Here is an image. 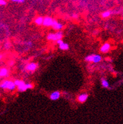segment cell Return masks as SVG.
I'll return each instance as SVG.
<instances>
[{
  "instance_id": "1",
  "label": "cell",
  "mask_w": 123,
  "mask_h": 124,
  "mask_svg": "<svg viewBox=\"0 0 123 124\" xmlns=\"http://www.w3.org/2000/svg\"><path fill=\"white\" fill-rule=\"evenodd\" d=\"M14 83L16 87L17 88L18 91L20 92H24L27 90L33 88V84L29 83H26L24 81L20 80V79H16L14 81Z\"/></svg>"
},
{
  "instance_id": "2",
  "label": "cell",
  "mask_w": 123,
  "mask_h": 124,
  "mask_svg": "<svg viewBox=\"0 0 123 124\" xmlns=\"http://www.w3.org/2000/svg\"><path fill=\"white\" fill-rule=\"evenodd\" d=\"M0 88L2 90H8V91H13L15 90L16 88L13 81L5 79L0 83Z\"/></svg>"
},
{
  "instance_id": "3",
  "label": "cell",
  "mask_w": 123,
  "mask_h": 124,
  "mask_svg": "<svg viewBox=\"0 0 123 124\" xmlns=\"http://www.w3.org/2000/svg\"><path fill=\"white\" fill-rule=\"evenodd\" d=\"M85 61L88 62L99 63L102 61V57L99 54L95 55H89L86 57Z\"/></svg>"
},
{
  "instance_id": "4",
  "label": "cell",
  "mask_w": 123,
  "mask_h": 124,
  "mask_svg": "<svg viewBox=\"0 0 123 124\" xmlns=\"http://www.w3.org/2000/svg\"><path fill=\"white\" fill-rule=\"evenodd\" d=\"M38 64L35 62H30L28 63V64L25 67V69L29 72H34L37 69Z\"/></svg>"
},
{
  "instance_id": "5",
  "label": "cell",
  "mask_w": 123,
  "mask_h": 124,
  "mask_svg": "<svg viewBox=\"0 0 123 124\" xmlns=\"http://www.w3.org/2000/svg\"><path fill=\"white\" fill-rule=\"evenodd\" d=\"M53 18L50 16H46V17L43 18V24L42 25H43L45 27H50L52 26L53 22Z\"/></svg>"
},
{
  "instance_id": "6",
  "label": "cell",
  "mask_w": 123,
  "mask_h": 124,
  "mask_svg": "<svg viewBox=\"0 0 123 124\" xmlns=\"http://www.w3.org/2000/svg\"><path fill=\"white\" fill-rule=\"evenodd\" d=\"M111 44L108 42H106L101 47V48H100V51H101V52H102L103 54H106L108 53L109 50H111Z\"/></svg>"
},
{
  "instance_id": "7",
  "label": "cell",
  "mask_w": 123,
  "mask_h": 124,
  "mask_svg": "<svg viewBox=\"0 0 123 124\" xmlns=\"http://www.w3.org/2000/svg\"><path fill=\"white\" fill-rule=\"evenodd\" d=\"M89 97L88 94L86 93H83L80 94L78 96H77V101L80 103H84L87 100Z\"/></svg>"
},
{
  "instance_id": "8",
  "label": "cell",
  "mask_w": 123,
  "mask_h": 124,
  "mask_svg": "<svg viewBox=\"0 0 123 124\" xmlns=\"http://www.w3.org/2000/svg\"><path fill=\"white\" fill-rule=\"evenodd\" d=\"M63 25L60 22H57L56 20H53V24H52V26L51 27L53 28V30H56V31H60L63 28Z\"/></svg>"
},
{
  "instance_id": "9",
  "label": "cell",
  "mask_w": 123,
  "mask_h": 124,
  "mask_svg": "<svg viewBox=\"0 0 123 124\" xmlns=\"http://www.w3.org/2000/svg\"><path fill=\"white\" fill-rule=\"evenodd\" d=\"M9 74V69L7 68L3 67L0 68V77L1 78H7L8 77Z\"/></svg>"
},
{
  "instance_id": "10",
  "label": "cell",
  "mask_w": 123,
  "mask_h": 124,
  "mask_svg": "<svg viewBox=\"0 0 123 124\" xmlns=\"http://www.w3.org/2000/svg\"><path fill=\"white\" fill-rule=\"evenodd\" d=\"M60 96H61V94L60 91H55L50 94V98L51 100L55 101L59 99L60 98Z\"/></svg>"
},
{
  "instance_id": "11",
  "label": "cell",
  "mask_w": 123,
  "mask_h": 124,
  "mask_svg": "<svg viewBox=\"0 0 123 124\" xmlns=\"http://www.w3.org/2000/svg\"><path fill=\"white\" fill-rule=\"evenodd\" d=\"M47 39L49 41H53V42H56L57 40V38L56 34L55 33H49L47 36Z\"/></svg>"
},
{
  "instance_id": "12",
  "label": "cell",
  "mask_w": 123,
  "mask_h": 124,
  "mask_svg": "<svg viewBox=\"0 0 123 124\" xmlns=\"http://www.w3.org/2000/svg\"><path fill=\"white\" fill-rule=\"evenodd\" d=\"M58 46H59L60 49L62 50H67L69 49V44H67V43L65 42H64V41L60 44H58Z\"/></svg>"
},
{
  "instance_id": "13",
  "label": "cell",
  "mask_w": 123,
  "mask_h": 124,
  "mask_svg": "<svg viewBox=\"0 0 123 124\" xmlns=\"http://www.w3.org/2000/svg\"><path fill=\"white\" fill-rule=\"evenodd\" d=\"M43 17H42V16H38L35 20V23L40 26V25H42L43 24Z\"/></svg>"
},
{
  "instance_id": "14",
  "label": "cell",
  "mask_w": 123,
  "mask_h": 124,
  "mask_svg": "<svg viewBox=\"0 0 123 124\" xmlns=\"http://www.w3.org/2000/svg\"><path fill=\"white\" fill-rule=\"evenodd\" d=\"M101 85L102 87H104V88H108L109 87V81L104 78H102L101 79Z\"/></svg>"
},
{
  "instance_id": "15",
  "label": "cell",
  "mask_w": 123,
  "mask_h": 124,
  "mask_svg": "<svg viewBox=\"0 0 123 124\" xmlns=\"http://www.w3.org/2000/svg\"><path fill=\"white\" fill-rule=\"evenodd\" d=\"M111 15V12L110 11H104L101 14V16L103 18H109Z\"/></svg>"
},
{
  "instance_id": "16",
  "label": "cell",
  "mask_w": 123,
  "mask_h": 124,
  "mask_svg": "<svg viewBox=\"0 0 123 124\" xmlns=\"http://www.w3.org/2000/svg\"><path fill=\"white\" fill-rule=\"evenodd\" d=\"M56 34L57 38L58 40L59 39H62V37L64 36V34H63V32L62 31H57V32L55 33Z\"/></svg>"
},
{
  "instance_id": "17",
  "label": "cell",
  "mask_w": 123,
  "mask_h": 124,
  "mask_svg": "<svg viewBox=\"0 0 123 124\" xmlns=\"http://www.w3.org/2000/svg\"><path fill=\"white\" fill-rule=\"evenodd\" d=\"M11 1L14 2V3H23L25 2V0H11Z\"/></svg>"
},
{
  "instance_id": "18",
  "label": "cell",
  "mask_w": 123,
  "mask_h": 124,
  "mask_svg": "<svg viewBox=\"0 0 123 124\" xmlns=\"http://www.w3.org/2000/svg\"><path fill=\"white\" fill-rule=\"evenodd\" d=\"M6 5V1L5 0H0V6H5Z\"/></svg>"
},
{
  "instance_id": "19",
  "label": "cell",
  "mask_w": 123,
  "mask_h": 124,
  "mask_svg": "<svg viewBox=\"0 0 123 124\" xmlns=\"http://www.w3.org/2000/svg\"><path fill=\"white\" fill-rule=\"evenodd\" d=\"M13 64H14V62H13V61H10V62H9V64H9V66H12V65Z\"/></svg>"
},
{
  "instance_id": "20",
  "label": "cell",
  "mask_w": 123,
  "mask_h": 124,
  "mask_svg": "<svg viewBox=\"0 0 123 124\" xmlns=\"http://www.w3.org/2000/svg\"><path fill=\"white\" fill-rule=\"evenodd\" d=\"M3 55H2V54H0V61H1L2 59H3Z\"/></svg>"
},
{
  "instance_id": "21",
  "label": "cell",
  "mask_w": 123,
  "mask_h": 124,
  "mask_svg": "<svg viewBox=\"0 0 123 124\" xmlns=\"http://www.w3.org/2000/svg\"><path fill=\"white\" fill-rule=\"evenodd\" d=\"M1 77H0V80H1Z\"/></svg>"
}]
</instances>
